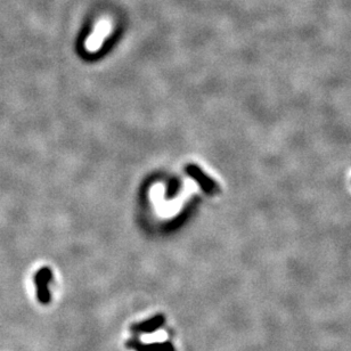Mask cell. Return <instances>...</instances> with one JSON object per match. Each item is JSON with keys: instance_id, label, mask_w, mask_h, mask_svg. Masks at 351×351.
I'll list each match as a JSON object with an SVG mask.
<instances>
[{"instance_id": "6da1fadb", "label": "cell", "mask_w": 351, "mask_h": 351, "mask_svg": "<svg viewBox=\"0 0 351 351\" xmlns=\"http://www.w3.org/2000/svg\"><path fill=\"white\" fill-rule=\"evenodd\" d=\"M186 172L190 175V177L193 178V179L200 185V187L207 194L212 195L216 194L217 192H219V186H218L216 181H214L212 178L205 175L196 164H188V167L186 168Z\"/></svg>"}, {"instance_id": "7a4b0ae2", "label": "cell", "mask_w": 351, "mask_h": 351, "mask_svg": "<svg viewBox=\"0 0 351 351\" xmlns=\"http://www.w3.org/2000/svg\"><path fill=\"white\" fill-rule=\"evenodd\" d=\"M107 32H108V26L105 24V23L99 24L97 30H96L95 35H91L90 39H89L88 44H87V48L89 49V51L90 52L97 51V49L99 48V46H101V44H102L103 38L105 37V35H106Z\"/></svg>"}]
</instances>
